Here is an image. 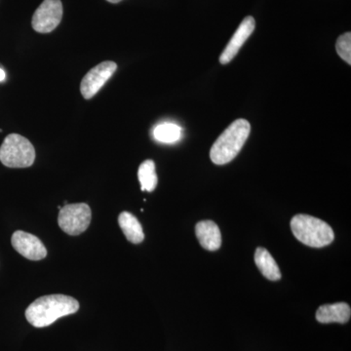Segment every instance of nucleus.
I'll list each match as a JSON object with an SVG mask.
<instances>
[{"mask_svg": "<svg viewBox=\"0 0 351 351\" xmlns=\"http://www.w3.org/2000/svg\"><path fill=\"white\" fill-rule=\"evenodd\" d=\"M92 219L91 208L86 203L66 204L60 209L58 223L69 235H80L87 230Z\"/></svg>", "mask_w": 351, "mask_h": 351, "instance_id": "obj_5", "label": "nucleus"}, {"mask_svg": "<svg viewBox=\"0 0 351 351\" xmlns=\"http://www.w3.org/2000/svg\"><path fill=\"white\" fill-rule=\"evenodd\" d=\"M251 125L248 120L233 121L217 138L210 151V158L216 165H225L235 158L249 138Z\"/></svg>", "mask_w": 351, "mask_h": 351, "instance_id": "obj_2", "label": "nucleus"}, {"mask_svg": "<svg viewBox=\"0 0 351 351\" xmlns=\"http://www.w3.org/2000/svg\"><path fill=\"white\" fill-rule=\"evenodd\" d=\"M256 22L252 16L245 18L240 24L239 29L233 34L230 38V43H228L225 50L221 52L219 57V63L226 64L230 63L235 56L239 54V50L242 46L246 43L247 39L250 38L251 34L255 31Z\"/></svg>", "mask_w": 351, "mask_h": 351, "instance_id": "obj_9", "label": "nucleus"}, {"mask_svg": "<svg viewBox=\"0 0 351 351\" xmlns=\"http://www.w3.org/2000/svg\"><path fill=\"white\" fill-rule=\"evenodd\" d=\"M337 53L343 61L351 64V34L350 32L339 36L336 43Z\"/></svg>", "mask_w": 351, "mask_h": 351, "instance_id": "obj_16", "label": "nucleus"}, {"mask_svg": "<svg viewBox=\"0 0 351 351\" xmlns=\"http://www.w3.org/2000/svg\"><path fill=\"white\" fill-rule=\"evenodd\" d=\"M36 160V149L27 138L10 134L0 145V161L9 168L31 167Z\"/></svg>", "mask_w": 351, "mask_h": 351, "instance_id": "obj_4", "label": "nucleus"}, {"mask_svg": "<svg viewBox=\"0 0 351 351\" xmlns=\"http://www.w3.org/2000/svg\"><path fill=\"white\" fill-rule=\"evenodd\" d=\"M351 309L346 302H337L332 304L321 306L316 311V320L323 324L341 323L345 324L350 319Z\"/></svg>", "mask_w": 351, "mask_h": 351, "instance_id": "obj_10", "label": "nucleus"}, {"mask_svg": "<svg viewBox=\"0 0 351 351\" xmlns=\"http://www.w3.org/2000/svg\"><path fill=\"white\" fill-rule=\"evenodd\" d=\"M255 263L258 269L265 278L277 281L281 278V271L278 265L267 249L258 247L255 253Z\"/></svg>", "mask_w": 351, "mask_h": 351, "instance_id": "obj_13", "label": "nucleus"}, {"mask_svg": "<svg viewBox=\"0 0 351 351\" xmlns=\"http://www.w3.org/2000/svg\"><path fill=\"white\" fill-rule=\"evenodd\" d=\"M291 230L300 242L313 248L328 246L335 239L331 226L322 219L309 215L295 216L291 221Z\"/></svg>", "mask_w": 351, "mask_h": 351, "instance_id": "obj_3", "label": "nucleus"}, {"mask_svg": "<svg viewBox=\"0 0 351 351\" xmlns=\"http://www.w3.org/2000/svg\"><path fill=\"white\" fill-rule=\"evenodd\" d=\"M117 69L114 62H101L98 66H94L83 77L80 84V92L85 100H90L100 91L101 88L107 83Z\"/></svg>", "mask_w": 351, "mask_h": 351, "instance_id": "obj_7", "label": "nucleus"}, {"mask_svg": "<svg viewBox=\"0 0 351 351\" xmlns=\"http://www.w3.org/2000/svg\"><path fill=\"white\" fill-rule=\"evenodd\" d=\"M195 234L201 246L208 251H216L221 247V230L214 221H199L195 226Z\"/></svg>", "mask_w": 351, "mask_h": 351, "instance_id": "obj_11", "label": "nucleus"}, {"mask_svg": "<svg viewBox=\"0 0 351 351\" xmlns=\"http://www.w3.org/2000/svg\"><path fill=\"white\" fill-rule=\"evenodd\" d=\"M138 178L143 191L152 193L156 189L158 178L156 172V164L149 159L141 164L138 170Z\"/></svg>", "mask_w": 351, "mask_h": 351, "instance_id": "obj_14", "label": "nucleus"}, {"mask_svg": "<svg viewBox=\"0 0 351 351\" xmlns=\"http://www.w3.org/2000/svg\"><path fill=\"white\" fill-rule=\"evenodd\" d=\"M6 75L4 73L3 69H0V82H4L5 80Z\"/></svg>", "mask_w": 351, "mask_h": 351, "instance_id": "obj_17", "label": "nucleus"}, {"mask_svg": "<svg viewBox=\"0 0 351 351\" xmlns=\"http://www.w3.org/2000/svg\"><path fill=\"white\" fill-rule=\"evenodd\" d=\"M80 302L66 295H49L38 298L25 309V318L36 328L50 326L64 316L77 313Z\"/></svg>", "mask_w": 351, "mask_h": 351, "instance_id": "obj_1", "label": "nucleus"}, {"mask_svg": "<svg viewBox=\"0 0 351 351\" xmlns=\"http://www.w3.org/2000/svg\"><path fill=\"white\" fill-rule=\"evenodd\" d=\"M107 1L110 2V3H119L122 0H107Z\"/></svg>", "mask_w": 351, "mask_h": 351, "instance_id": "obj_18", "label": "nucleus"}, {"mask_svg": "<svg viewBox=\"0 0 351 351\" xmlns=\"http://www.w3.org/2000/svg\"><path fill=\"white\" fill-rule=\"evenodd\" d=\"M63 12L61 0H44L32 16V27L40 34H49L61 23Z\"/></svg>", "mask_w": 351, "mask_h": 351, "instance_id": "obj_6", "label": "nucleus"}, {"mask_svg": "<svg viewBox=\"0 0 351 351\" xmlns=\"http://www.w3.org/2000/svg\"><path fill=\"white\" fill-rule=\"evenodd\" d=\"M182 128L174 123L159 124L154 130V137L158 142L173 144L182 138Z\"/></svg>", "mask_w": 351, "mask_h": 351, "instance_id": "obj_15", "label": "nucleus"}, {"mask_svg": "<svg viewBox=\"0 0 351 351\" xmlns=\"http://www.w3.org/2000/svg\"><path fill=\"white\" fill-rule=\"evenodd\" d=\"M120 228L129 241L134 244H138L144 241L145 233L143 226L138 219L129 212H122L119 217Z\"/></svg>", "mask_w": 351, "mask_h": 351, "instance_id": "obj_12", "label": "nucleus"}, {"mask_svg": "<svg viewBox=\"0 0 351 351\" xmlns=\"http://www.w3.org/2000/svg\"><path fill=\"white\" fill-rule=\"evenodd\" d=\"M13 248L23 257L31 261H40L47 256V250L41 240L31 233L17 230L11 239Z\"/></svg>", "mask_w": 351, "mask_h": 351, "instance_id": "obj_8", "label": "nucleus"}]
</instances>
